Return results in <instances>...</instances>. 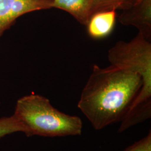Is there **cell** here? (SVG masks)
I'll use <instances>...</instances> for the list:
<instances>
[{
    "label": "cell",
    "mask_w": 151,
    "mask_h": 151,
    "mask_svg": "<svg viewBox=\"0 0 151 151\" xmlns=\"http://www.w3.org/2000/svg\"><path fill=\"white\" fill-rule=\"evenodd\" d=\"M142 86L140 76L110 65H93L77 106L96 130L121 122Z\"/></svg>",
    "instance_id": "6da1fadb"
},
{
    "label": "cell",
    "mask_w": 151,
    "mask_h": 151,
    "mask_svg": "<svg viewBox=\"0 0 151 151\" xmlns=\"http://www.w3.org/2000/svg\"><path fill=\"white\" fill-rule=\"evenodd\" d=\"M13 116L21 132L27 137H61L82 134L83 124L80 117L61 112L47 98L39 95L30 94L19 99Z\"/></svg>",
    "instance_id": "7a4b0ae2"
},
{
    "label": "cell",
    "mask_w": 151,
    "mask_h": 151,
    "mask_svg": "<svg viewBox=\"0 0 151 151\" xmlns=\"http://www.w3.org/2000/svg\"><path fill=\"white\" fill-rule=\"evenodd\" d=\"M110 65L140 76L142 87L151 90V42L138 33L129 42L118 41L108 51Z\"/></svg>",
    "instance_id": "3957f363"
},
{
    "label": "cell",
    "mask_w": 151,
    "mask_h": 151,
    "mask_svg": "<svg viewBox=\"0 0 151 151\" xmlns=\"http://www.w3.org/2000/svg\"><path fill=\"white\" fill-rule=\"evenodd\" d=\"M53 8V0H0V38L26 14Z\"/></svg>",
    "instance_id": "277c9868"
},
{
    "label": "cell",
    "mask_w": 151,
    "mask_h": 151,
    "mask_svg": "<svg viewBox=\"0 0 151 151\" xmlns=\"http://www.w3.org/2000/svg\"><path fill=\"white\" fill-rule=\"evenodd\" d=\"M125 26H132L145 38L151 40V0H137L129 8L122 11L118 17Z\"/></svg>",
    "instance_id": "5b68a950"
},
{
    "label": "cell",
    "mask_w": 151,
    "mask_h": 151,
    "mask_svg": "<svg viewBox=\"0 0 151 151\" xmlns=\"http://www.w3.org/2000/svg\"><path fill=\"white\" fill-rule=\"evenodd\" d=\"M116 17L115 10L100 11L93 14L86 25L89 36L94 39L108 37L113 31Z\"/></svg>",
    "instance_id": "8992f818"
},
{
    "label": "cell",
    "mask_w": 151,
    "mask_h": 151,
    "mask_svg": "<svg viewBox=\"0 0 151 151\" xmlns=\"http://www.w3.org/2000/svg\"><path fill=\"white\" fill-rule=\"evenodd\" d=\"M93 0H53V8L63 10L86 26L93 15Z\"/></svg>",
    "instance_id": "52a82bcc"
},
{
    "label": "cell",
    "mask_w": 151,
    "mask_h": 151,
    "mask_svg": "<svg viewBox=\"0 0 151 151\" xmlns=\"http://www.w3.org/2000/svg\"><path fill=\"white\" fill-rule=\"evenodd\" d=\"M137 0H93V14L100 11L124 10L129 8Z\"/></svg>",
    "instance_id": "ba28073f"
},
{
    "label": "cell",
    "mask_w": 151,
    "mask_h": 151,
    "mask_svg": "<svg viewBox=\"0 0 151 151\" xmlns=\"http://www.w3.org/2000/svg\"><path fill=\"white\" fill-rule=\"evenodd\" d=\"M17 132H21V129L13 115L0 119V138Z\"/></svg>",
    "instance_id": "9c48e42d"
},
{
    "label": "cell",
    "mask_w": 151,
    "mask_h": 151,
    "mask_svg": "<svg viewBox=\"0 0 151 151\" xmlns=\"http://www.w3.org/2000/svg\"><path fill=\"white\" fill-rule=\"evenodd\" d=\"M124 151H151V131L145 137L130 146Z\"/></svg>",
    "instance_id": "30bf717a"
}]
</instances>
